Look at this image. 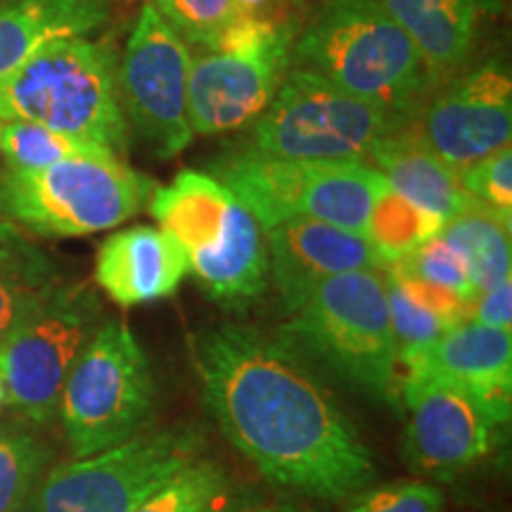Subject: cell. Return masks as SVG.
I'll use <instances>...</instances> for the list:
<instances>
[{"label": "cell", "mask_w": 512, "mask_h": 512, "mask_svg": "<svg viewBox=\"0 0 512 512\" xmlns=\"http://www.w3.org/2000/svg\"><path fill=\"white\" fill-rule=\"evenodd\" d=\"M204 406L268 482L344 501L375 477L370 448L335 396L283 337L221 325L192 342Z\"/></svg>", "instance_id": "obj_1"}, {"label": "cell", "mask_w": 512, "mask_h": 512, "mask_svg": "<svg viewBox=\"0 0 512 512\" xmlns=\"http://www.w3.org/2000/svg\"><path fill=\"white\" fill-rule=\"evenodd\" d=\"M297 62L411 126L437 81L380 0H328L297 38Z\"/></svg>", "instance_id": "obj_2"}, {"label": "cell", "mask_w": 512, "mask_h": 512, "mask_svg": "<svg viewBox=\"0 0 512 512\" xmlns=\"http://www.w3.org/2000/svg\"><path fill=\"white\" fill-rule=\"evenodd\" d=\"M283 339L351 392L401 406L399 349L382 268L332 275L290 311Z\"/></svg>", "instance_id": "obj_3"}, {"label": "cell", "mask_w": 512, "mask_h": 512, "mask_svg": "<svg viewBox=\"0 0 512 512\" xmlns=\"http://www.w3.org/2000/svg\"><path fill=\"white\" fill-rule=\"evenodd\" d=\"M0 121H29L124 152L128 121L112 41L76 36L38 50L0 79Z\"/></svg>", "instance_id": "obj_4"}, {"label": "cell", "mask_w": 512, "mask_h": 512, "mask_svg": "<svg viewBox=\"0 0 512 512\" xmlns=\"http://www.w3.org/2000/svg\"><path fill=\"white\" fill-rule=\"evenodd\" d=\"M155 188L114 152L72 157L0 176V219L46 238H81L133 219Z\"/></svg>", "instance_id": "obj_5"}, {"label": "cell", "mask_w": 512, "mask_h": 512, "mask_svg": "<svg viewBox=\"0 0 512 512\" xmlns=\"http://www.w3.org/2000/svg\"><path fill=\"white\" fill-rule=\"evenodd\" d=\"M157 406L152 366L131 328L102 320L64 382L60 415L74 458H86L136 437Z\"/></svg>", "instance_id": "obj_6"}, {"label": "cell", "mask_w": 512, "mask_h": 512, "mask_svg": "<svg viewBox=\"0 0 512 512\" xmlns=\"http://www.w3.org/2000/svg\"><path fill=\"white\" fill-rule=\"evenodd\" d=\"M408 124L354 98L311 69L280 83L271 105L249 124V150L299 162L366 159L373 147Z\"/></svg>", "instance_id": "obj_7"}, {"label": "cell", "mask_w": 512, "mask_h": 512, "mask_svg": "<svg viewBox=\"0 0 512 512\" xmlns=\"http://www.w3.org/2000/svg\"><path fill=\"white\" fill-rule=\"evenodd\" d=\"M202 437L190 427L143 430L117 446L74 458L43 475L34 512H133L159 486L200 460Z\"/></svg>", "instance_id": "obj_8"}, {"label": "cell", "mask_w": 512, "mask_h": 512, "mask_svg": "<svg viewBox=\"0 0 512 512\" xmlns=\"http://www.w3.org/2000/svg\"><path fill=\"white\" fill-rule=\"evenodd\" d=\"M98 297L86 285H60L12 335L0 342L5 403L34 425L57 418L74 363L102 323Z\"/></svg>", "instance_id": "obj_9"}, {"label": "cell", "mask_w": 512, "mask_h": 512, "mask_svg": "<svg viewBox=\"0 0 512 512\" xmlns=\"http://www.w3.org/2000/svg\"><path fill=\"white\" fill-rule=\"evenodd\" d=\"M190 67L183 38L155 5H145L119 62V95L126 121L162 159L181 155L195 136L188 117Z\"/></svg>", "instance_id": "obj_10"}, {"label": "cell", "mask_w": 512, "mask_h": 512, "mask_svg": "<svg viewBox=\"0 0 512 512\" xmlns=\"http://www.w3.org/2000/svg\"><path fill=\"white\" fill-rule=\"evenodd\" d=\"M292 29L273 24L249 46L211 50L192 60L188 117L192 133L221 136L252 124L271 105L292 57Z\"/></svg>", "instance_id": "obj_11"}, {"label": "cell", "mask_w": 512, "mask_h": 512, "mask_svg": "<svg viewBox=\"0 0 512 512\" xmlns=\"http://www.w3.org/2000/svg\"><path fill=\"white\" fill-rule=\"evenodd\" d=\"M403 453L422 475L456 479L494 451L501 422L484 403L434 377L401 375Z\"/></svg>", "instance_id": "obj_12"}, {"label": "cell", "mask_w": 512, "mask_h": 512, "mask_svg": "<svg viewBox=\"0 0 512 512\" xmlns=\"http://www.w3.org/2000/svg\"><path fill=\"white\" fill-rule=\"evenodd\" d=\"M411 131L448 166L465 171L510 145L512 79L501 60L456 74L427 100Z\"/></svg>", "instance_id": "obj_13"}, {"label": "cell", "mask_w": 512, "mask_h": 512, "mask_svg": "<svg viewBox=\"0 0 512 512\" xmlns=\"http://www.w3.org/2000/svg\"><path fill=\"white\" fill-rule=\"evenodd\" d=\"M403 375H425L463 389L489 408L505 425L512 396V335L510 330L465 323L446 330L427 347L399 358Z\"/></svg>", "instance_id": "obj_14"}, {"label": "cell", "mask_w": 512, "mask_h": 512, "mask_svg": "<svg viewBox=\"0 0 512 512\" xmlns=\"http://www.w3.org/2000/svg\"><path fill=\"white\" fill-rule=\"evenodd\" d=\"M266 238L268 273L287 311L332 275L382 268L380 256L363 235L323 221L292 219L266 230Z\"/></svg>", "instance_id": "obj_15"}, {"label": "cell", "mask_w": 512, "mask_h": 512, "mask_svg": "<svg viewBox=\"0 0 512 512\" xmlns=\"http://www.w3.org/2000/svg\"><path fill=\"white\" fill-rule=\"evenodd\" d=\"M190 273V256L176 238L152 226L119 230L102 242L95 283L119 306L171 297Z\"/></svg>", "instance_id": "obj_16"}, {"label": "cell", "mask_w": 512, "mask_h": 512, "mask_svg": "<svg viewBox=\"0 0 512 512\" xmlns=\"http://www.w3.org/2000/svg\"><path fill=\"white\" fill-rule=\"evenodd\" d=\"M318 162L268 157L235 147L211 162V176L245 207L261 233L309 216Z\"/></svg>", "instance_id": "obj_17"}, {"label": "cell", "mask_w": 512, "mask_h": 512, "mask_svg": "<svg viewBox=\"0 0 512 512\" xmlns=\"http://www.w3.org/2000/svg\"><path fill=\"white\" fill-rule=\"evenodd\" d=\"M437 81L456 76L475 48L486 19L501 15L503 0H380Z\"/></svg>", "instance_id": "obj_18"}, {"label": "cell", "mask_w": 512, "mask_h": 512, "mask_svg": "<svg viewBox=\"0 0 512 512\" xmlns=\"http://www.w3.org/2000/svg\"><path fill=\"white\" fill-rule=\"evenodd\" d=\"M190 273L214 302L242 306L259 297L268 283V252L259 223L235 200L221 240L190 252Z\"/></svg>", "instance_id": "obj_19"}, {"label": "cell", "mask_w": 512, "mask_h": 512, "mask_svg": "<svg viewBox=\"0 0 512 512\" xmlns=\"http://www.w3.org/2000/svg\"><path fill=\"white\" fill-rule=\"evenodd\" d=\"M107 19V0H5L0 3V79L48 43L93 34Z\"/></svg>", "instance_id": "obj_20"}, {"label": "cell", "mask_w": 512, "mask_h": 512, "mask_svg": "<svg viewBox=\"0 0 512 512\" xmlns=\"http://www.w3.org/2000/svg\"><path fill=\"white\" fill-rule=\"evenodd\" d=\"M370 157L384 181L399 195L413 202L415 207L439 216L444 223L472 202L460 183L458 171L439 155H434L411 131V126L380 140Z\"/></svg>", "instance_id": "obj_21"}, {"label": "cell", "mask_w": 512, "mask_h": 512, "mask_svg": "<svg viewBox=\"0 0 512 512\" xmlns=\"http://www.w3.org/2000/svg\"><path fill=\"white\" fill-rule=\"evenodd\" d=\"M233 204L235 197L214 176L200 171H183L150 195L152 216L188 254L221 240Z\"/></svg>", "instance_id": "obj_22"}, {"label": "cell", "mask_w": 512, "mask_h": 512, "mask_svg": "<svg viewBox=\"0 0 512 512\" xmlns=\"http://www.w3.org/2000/svg\"><path fill=\"white\" fill-rule=\"evenodd\" d=\"M439 238L463 259L477 292L510 278V216L472 200L441 226Z\"/></svg>", "instance_id": "obj_23"}, {"label": "cell", "mask_w": 512, "mask_h": 512, "mask_svg": "<svg viewBox=\"0 0 512 512\" xmlns=\"http://www.w3.org/2000/svg\"><path fill=\"white\" fill-rule=\"evenodd\" d=\"M444 221L430 211L415 207L406 197L399 195L380 174L375 188V202L370 209L366 240L375 254L380 256L382 266L394 264L411 252H415L427 240L437 238Z\"/></svg>", "instance_id": "obj_24"}, {"label": "cell", "mask_w": 512, "mask_h": 512, "mask_svg": "<svg viewBox=\"0 0 512 512\" xmlns=\"http://www.w3.org/2000/svg\"><path fill=\"white\" fill-rule=\"evenodd\" d=\"M60 278L48 256L24 238L0 259V342L60 287Z\"/></svg>", "instance_id": "obj_25"}, {"label": "cell", "mask_w": 512, "mask_h": 512, "mask_svg": "<svg viewBox=\"0 0 512 512\" xmlns=\"http://www.w3.org/2000/svg\"><path fill=\"white\" fill-rule=\"evenodd\" d=\"M107 147L29 121H3L0 155L10 171H38L72 157L105 155Z\"/></svg>", "instance_id": "obj_26"}, {"label": "cell", "mask_w": 512, "mask_h": 512, "mask_svg": "<svg viewBox=\"0 0 512 512\" xmlns=\"http://www.w3.org/2000/svg\"><path fill=\"white\" fill-rule=\"evenodd\" d=\"M50 451L29 432L0 437V512H15L34 496Z\"/></svg>", "instance_id": "obj_27"}, {"label": "cell", "mask_w": 512, "mask_h": 512, "mask_svg": "<svg viewBox=\"0 0 512 512\" xmlns=\"http://www.w3.org/2000/svg\"><path fill=\"white\" fill-rule=\"evenodd\" d=\"M226 472L216 460H195L133 512H204L226 491Z\"/></svg>", "instance_id": "obj_28"}, {"label": "cell", "mask_w": 512, "mask_h": 512, "mask_svg": "<svg viewBox=\"0 0 512 512\" xmlns=\"http://www.w3.org/2000/svg\"><path fill=\"white\" fill-rule=\"evenodd\" d=\"M152 5L178 36L211 50L242 19L235 0H155Z\"/></svg>", "instance_id": "obj_29"}, {"label": "cell", "mask_w": 512, "mask_h": 512, "mask_svg": "<svg viewBox=\"0 0 512 512\" xmlns=\"http://www.w3.org/2000/svg\"><path fill=\"white\" fill-rule=\"evenodd\" d=\"M389 266H394L396 271L406 275H413L418 280H425V283L446 287V290L460 294L467 302L477 294V290L470 283V275H467L463 259L439 235Z\"/></svg>", "instance_id": "obj_30"}, {"label": "cell", "mask_w": 512, "mask_h": 512, "mask_svg": "<svg viewBox=\"0 0 512 512\" xmlns=\"http://www.w3.org/2000/svg\"><path fill=\"white\" fill-rule=\"evenodd\" d=\"M384 287H387V304H389V320H392V330L396 339V349L399 358L411 354L415 349L427 347L439 335L448 330L437 316L415 304L403 287L382 268Z\"/></svg>", "instance_id": "obj_31"}, {"label": "cell", "mask_w": 512, "mask_h": 512, "mask_svg": "<svg viewBox=\"0 0 512 512\" xmlns=\"http://www.w3.org/2000/svg\"><path fill=\"white\" fill-rule=\"evenodd\" d=\"M460 183L472 200L501 211L512 219V150L510 145L494 152L470 169L460 171Z\"/></svg>", "instance_id": "obj_32"}, {"label": "cell", "mask_w": 512, "mask_h": 512, "mask_svg": "<svg viewBox=\"0 0 512 512\" xmlns=\"http://www.w3.org/2000/svg\"><path fill=\"white\" fill-rule=\"evenodd\" d=\"M347 512H444V496L425 482H394L361 496Z\"/></svg>", "instance_id": "obj_33"}, {"label": "cell", "mask_w": 512, "mask_h": 512, "mask_svg": "<svg viewBox=\"0 0 512 512\" xmlns=\"http://www.w3.org/2000/svg\"><path fill=\"white\" fill-rule=\"evenodd\" d=\"M392 278L403 287V292L413 299L415 304H420L422 309H427L432 316H437L441 323L446 325L448 330L456 328V325L465 323L467 311H470V302L460 297V294L446 290V287L425 283V280L413 278V275H406L396 271L394 266H382Z\"/></svg>", "instance_id": "obj_34"}, {"label": "cell", "mask_w": 512, "mask_h": 512, "mask_svg": "<svg viewBox=\"0 0 512 512\" xmlns=\"http://www.w3.org/2000/svg\"><path fill=\"white\" fill-rule=\"evenodd\" d=\"M467 320L472 323L489 325V328L510 330L512 325V280H503L489 290L477 292L470 299V311Z\"/></svg>", "instance_id": "obj_35"}, {"label": "cell", "mask_w": 512, "mask_h": 512, "mask_svg": "<svg viewBox=\"0 0 512 512\" xmlns=\"http://www.w3.org/2000/svg\"><path fill=\"white\" fill-rule=\"evenodd\" d=\"M268 3H271V0H235L240 17H261V10H264Z\"/></svg>", "instance_id": "obj_36"}, {"label": "cell", "mask_w": 512, "mask_h": 512, "mask_svg": "<svg viewBox=\"0 0 512 512\" xmlns=\"http://www.w3.org/2000/svg\"><path fill=\"white\" fill-rule=\"evenodd\" d=\"M19 240H22V238H19L15 228H10V226H5V223H0V259H3V256L8 254L10 249L15 247Z\"/></svg>", "instance_id": "obj_37"}, {"label": "cell", "mask_w": 512, "mask_h": 512, "mask_svg": "<svg viewBox=\"0 0 512 512\" xmlns=\"http://www.w3.org/2000/svg\"><path fill=\"white\" fill-rule=\"evenodd\" d=\"M204 512H240V505L238 508H235V505H223V498H221V501H216L209 510H204Z\"/></svg>", "instance_id": "obj_38"}, {"label": "cell", "mask_w": 512, "mask_h": 512, "mask_svg": "<svg viewBox=\"0 0 512 512\" xmlns=\"http://www.w3.org/2000/svg\"><path fill=\"white\" fill-rule=\"evenodd\" d=\"M259 512H302V510L292 508V505H278V508H266V510H259Z\"/></svg>", "instance_id": "obj_39"}, {"label": "cell", "mask_w": 512, "mask_h": 512, "mask_svg": "<svg viewBox=\"0 0 512 512\" xmlns=\"http://www.w3.org/2000/svg\"><path fill=\"white\" fill-rule=\"evenodd\" d=\"M15 512H34V505H31V498H29V501H27V503H24V505H22V508H17Z\"/></svg>", "instance_id": "obj_40"}, {"label": "cell", "mask_w": 512, "mask_h": 512, "mask_svg": "<svg viewBox=\"0 0 512 512\" xmlns=\"http://www.w3.org/2000/svg\"><path fill=\"white\" fill-rule=\"evenodd\" d=\"M0 403H5V392H3V382H0Z\"/></svg>", "instance_id": "obj_41"}, {"label": "cell", "mask_w": 512, "mask_h": 512, "mask_svg": "<svg viewBox=\"0 0 512 512\" xmlns=\"http://www.w3.org/2000/svg\"><path fill=\"white\" fill-rule=\"evenodd\" d=\"M0 131H3V121H0Z\"/></svg>", "instance_id": "obj_42"}]
</instances>
